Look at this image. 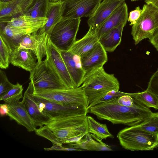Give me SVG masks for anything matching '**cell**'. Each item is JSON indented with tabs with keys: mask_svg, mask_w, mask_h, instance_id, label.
Instances as JSON below:
<instances>
[{
	"mask_svg": "<svg viewBox=\"0 0 158 158\" xmlns=\"http://www.w3.org/2000/svg\"><path fill=\"white\" fill-rule=\"evenodd\" d=\"M148 132L157 135L158 133V112L147 117L139 123L132 126Z\"/></svg>",
	"mask_w": 158,
	"mask_h": 158,
	"instance_id": "cell-32",
	"label": "cell"
},
{
	"mask_svg": "<svg viewBox=\"0 0 158 158\" xmlns=\"http://www.w3.org/2000/svg\"><path fill=\"white\" fill-rule=\"evenodd\" d=\"M34 95L48 101L64 105L88 108L86 97L81 86L74 88L34 91Z\"/></svg>",
	"mask_w": 158,
	"mask_h": 158,
	"instance_id": "cell-5",
	"label": "cell"
},
{
	"mask_svg": "<svg viewBox=\"0 0 158 158\" xmlns=\"http://www.w3.org/2000/svg\"></svg>",
	"mask_w": 158,
	"mask_h": 158,
	"instance_id": "cell-47",
	"label": "cell"
},
{
	"mask_svg": "<svg viewBox=\"0 0 158 158\" xmlns=\"http://www.w3.org/2000/svg\"><path fill=\"white\" fill-rule=\"evenodd\" d=\"M0 68L6 69L10 63L12 48L10 43L5 36L0 34Z\"/></svg>",
	"mask_w": 158,
	"mask_h": 158,
	"instance_id": "cell-29",
	"label": "cell"
},
{
	"mask_svg": "<svg viewBox=\"0 0 158 158\" xmlns=\"http://www.w3.org/2000/svg\"><path fill=\"white\" fill-rule=\"evenodd\" d=\"M12 0H0V2H10Z\"/></svg>",
	"mask_w": 158,
	"mask_h": 158,
	"instance_id": "cell-43",
	"label": "cell"
},
{
	"mask_svg": "<svg viewBox=\"0 0 158 158\" xmlns=\"http://www.w3.org/2000/svg\"><path fill=\"white\" fill-rule=\"evenodd\" d=\"M64 0H50V1L52 2H56L60 1H63Z\"/></svg>",
	"mask_w": 158,
	"mask_h": 158,
	"instance_id": "cell-44",
	"label": "cell"
},
{
	"mask_svg": "<svg viewBox=\"0 0 158 158\" xmlns=\"http://www.w3.org/2000/svg\"><path fill=\"white\" fill-rule=\"evenodd\" d=\"M129 95L148 107L158 110V95L151 92L146 89L141 92L129 93Z\"/></svg>",
	"mask_w": 158,
	"mask_h": 158,
	"instance_id": "cell-30",
	"label": "cell"
},
{
	"mask_svg": "<svg viewBox=\"0 0 158 158\" xmlns=\"http://www.w3.org/2000/svg\"><path fill=\"white\" fill-rule=\"evenodd\" d=\"M29 79L34 91L67 89L45 59L37 64L30 72Z\"/></svg>",
	"mask_w": 158,
	"mask_h": 158,
	"instance_id": "cell-4",
	"label": "cell"
},
{
	"mask_svg": "<svg viewBox=\"0 0 158 158\" xmlns=\"http://www.w3.org/2000/svg\"><path fill=\"white\" fill-rule=\"evenodd\" d=\"M81 19L62 18L52 29L49 38L60 51H69L76 41Z\"/></svg>",
	"mask_w": 158,
	"mask_h": 158,
	"instance_id": "cell-7",
	"label": "cell"
},
{
	"mask_svg": "<svg viewBox=\"0 0 158 158\" xmlns=\"http://www.w3.org/2000/svg\"><path fill=\"white\" fill-rule=\"evenodd\" d=\"M9 112L6 116L11 120L24 127L29 132L36 129L34 122L21 102L8 104Z\"/></svg>",
	"mask_w": 158,
	"mask_h": 158,
	"instance_id": "cell-17",
	"label": "cell"
},
{
	"mask_svg": "<svg viewBox=\"0 0 158 158\" xmlns=\"http://www.w3.org/2000/svg\"><path fill=\"white\" fill-rule=\"evenodd\" d=\"M88 131L101 140L107 138H114L105 124L101 123L90 116H87Z\"/></svg>",
	"mask_w": 158,
	"mask_h": 158,
	"instance_id": "cell-27",
	"label": "cell"
},
{
	"mask_svg": "<svg viewBox=\"0 0 158 158\" xmlns=\"http://www.w3.org/2000/svg\"><path fill=\"white\" fill-rule=\"evenodd\" d=\"M63 1H50L46 18L48 20L46 23L37 32L38 34L45 33L49 37L54 27L63 18Z\"/></svg>",
	"mask_w": 158,
	"mask_h": 158,
	"instance_id": "cell-21",
	"label": "cell"
},
{
	"mask_svg": "<svg viewBox=\"0 0 158 158\" xmlns=\"http://www.w3.org/2000/svg\"><path fill=\"white\" fill-rule=\"evenodd\" d=\"M142 11V9L138 6L130 12L127 21L130 22V25L132 26L136 23L140 16Z\"/></svg>",
	"mask_w": 158,
	"mask_h": 158,
	"instance_id": "cell-38",
	"label": "cell"
},
{
	"mask_svg": "<svg viewBox=\"0 0 158 158\" xmlns=\"http://www.w3.org/2000/svg\"><path fill=\"white\" fill-rule=\"evenodd\" d=\"M46 18H35L23 14L11 18L5 24L9 27L29 30L37 32L46 23Z\"/></svg>",
	"mask_w": 158,
	"mask_h": 158,
	"instance_id": "cell-20",
	"label": "cell"
},
{
	"mask_svg": "<svg viewBox=\"0 0 158 158\" xmlns=\"http://www.w3.org/2000/svg\"><path fill=\"white\" fill-rule=\"evenodd\" d=\"M71 148L81 150L112 151L111 147L103 142L92 134L88 133L79 141L68 144Z\"/></svg>",
	"mask_w": 158,
	"mask_h": 158,
	"instance_id": "cell-22",
	"label": "cell"
},
{
	"mask_svg": "<svg viewBox=\"0 0 158 158\" xmlns=\"http://www.w3.org/2000/svg\"><path fill=\"white\" fill-rule=\"evenodd\" d=\"M44 149L45 151H49L51 150H56V151H81L80 149L71 148H66L62 146L61 145H53L49 148H44Z\"/></svg>",
	"mask_w": 158,
	"mask_h": 158,
	"instance_id": "cell-39",
	"label": "cell"
},
{
	"mask_svg": "<svg viewBox=\"0 0 158 158\" xmlns=\"http://www.w3.org/2000/svg\"><path fill=\"white\" fill-rule=\"evenodd\" d=\"M117 137L123 148L131 151L153 150L158 146L157 135L133 126L120 130Z\"/></svg>",
	"mask_w": 158,
	"mask_h": 158,
	"instance_id": "cell-3",
	"label": "cell"
},
{
	"mask_svg": "<svg viewBox=\"0 0 158 158\" xmlns=\"http://www.w3.org/2000/svg\"><path fill=\"white\" fill-rule=\"evenodd\" d=\"M3 71L0 70V97L6 94L14 86Z\"/></svg>",
	"mask_w": 158,
	"mask_h": 158,
	"instance_id": "cell-35",
	"label": "cell"
},
{
	"mask_svg": "<svg viewBox=\"0 0 158 158\" xmlns=\"http://www.w3.org/2000/svg\"><path fill=\"white\" fill-rule=\"evenodd\" d=\"M146 90L158 95V69L150 78Z\"/></svg>",
	"mask_w": 158,
	"mask_h": 158,
	"instance_id": "cell-36",
	"label": "cell"
},
{
	"mask_svg": "<svg viewBox=\"0 0 158 158\" xmlns=\"http://www.w3.org/2000/svg\"><path fill=\"white\" fill-rule=\"evenodd\" d=\"M142 10L140 18L132 27L131 34L135 45L145 39H149L158 28V8L147 3Z\"/></svg>",
	"mask_w": 158,
	"mask_h": 158,
	"instance_id": "cell-6",
	"label": "cell"
},
{
	"mask_svg": "<svg viewBox=\"0 0 158 158\" xmlns=\"http://www.w3.org/2000/svg\"><path fill=\"white\" fill-rule=\"evenodd\" d=\"M128 18V8L125 2L97 29L96 32L99 39L111 29L122 24L126 25Z\"/></svg>",
	"mask_w": 158,
	"mask_h": 158,
	"instance_id": "cell-18",
	"label": "cell"
},
{
	"mask_svg": "<svg viewBox=\"0 0 158 158\" xmlns=\"http://www.w3.org/2000/svg\"><path fill=\"white\" fill-rule=\"evenodd\" d=\"M98 41L96 32L89 30L83 38L75 41L69 51L81 57L92 49Z\"/></svg>",
	"mask_w": 158,
	"mask_h": 158,
	"instance_id": "cell-23",
	"label": "cell"
},
{
	"mask_svg": "<svg viewBox=\"0 0 158 158\" xmlns=\"http://www.w3.org/2000/svg\"><path fill=\"white\" fill-rule=\"evenodd\" d=\"M125 25L122 24L115 27L99 38V42L106 52H114L120 44L123 28Z\"/></svg>",
	"mask_w": 158,
	"mask_h": 158,
	"instance_id": "cell-24",
	"label": "cell"
},
{
	"mask_svg": "<svg viewBox=\"0 0 158 158\" xmlns=\"http://www.w3.org/2000/svg\"><path fill=\"white\" fill-rule=\"evenodd\" d=\"M35 32L31 30L11 27L6 25L1 26L0 27V34L7 39L11 44L12 40L16 41L17 43L24 35Z\"/></svg>",
	"mask_w": 158,
	"mask_h": 158,
	"instance_id": "cell-31",
	"label": "cell"
},
{
	"mask_svg": "<svg viewBox=\"0 0 158 158\" xmlns=\"http://www.w3.org/2000/svg\"><path fill=\"white\" fill-rule=\"evenodd\" d=\"M33 0H12L0 2V23L3 25L11 18L23 14Z\"/></svg>",
	"mask_w": 158,
	"mask_h": 158,
	"instance_id": "cell-16",
	"label": "cell"
},
{
	"mask_svg": "<svg viewBox=\"0 0 158 158\" xmlns=\"http://www.w3.org/2000/svg\"><path fill=\"white\" fill-rule=\"evenodd\" d=\"M50 0H33L23 14L35 18H46Z\"/></svg>",
	"mask_w": 158,
	"mask_h": 158,
	"instance_id": "cell-28",
	"label": "cell"
},
{
	"mask_svg": "<svg viewBox=\"0 0 158 158\" xmlns=\"http://www.w3.org/2000/svg\"><path fill=\"white\" fill-rule=\"evenodd\" d=\"M145 2L146 3H150L158 8V0H146Z\"/></svg>",
	"mask_w": 158,
	"mask_h": 158,
	"instance_id": "cell-42",
	"label": "cell"
},
{
	"mask_svg": "<svg viewBox=\"0 0 158 158\" xmlns=\"http://www.w3.org/2000/svg\"><path fill=\"white\" fill-rule=\"evenodd\" d=\"M117 99L114 98L91 106L88 109V112L95 115L100 120L129 126L141 122L155 113L135 98L134 104L131 107L120 105Z\"/></svg>",
	"mask_w": 158,
	"mask_h": 158,
	"instance_id": "cell-1",
	"label": "cell"
},
{
	"mask_svg": "<svg viewBox=\"0 0 158 158\" xmlns=\"http://www.w3.org/2000/svg\"><path fill=\"white\" fill-rule=\"evenodd\" d=\"M37 60L36 55L31 50L14 48L11 53L10 62L13 65L30 72L37 64Z\"/></svg>",
	"mask_w": 158,
	"mask_h": 158,
	"instance_id": "cell-19",
	"label": "cell"
},
{
	"mask_svg": "<svg viewBox=\"0 0 158 158\" xmlns=\"http://www.w3.org/2000/svg\"><path fill=\"white\" fill-rule=\"evenodd\" d=\"M87 123L86 115L72 117L55 120L51 121L45 125L51 130L64 127H73Z\"/></svg>",
	"mask_w": 158,
	"mask_h": 158,
	"instance_id": "cell-26",
	"label": "cell"
},
{
	"mask_svg": "<svg viewBox=\"0 0 158 158\" xmlns=\"http://www.w3.org/2000/svg\"><path fill=\"white\" fill-rule=\"evenodd\" d=\"M81 58L86 75L103 67L108 60L106 51L99 41L92 49Z\"/></svg>",
	"mask_w": 158,
	"mask_h": 158,
	"instance_id": "cell-14",
	"label": "cell"
},
{
	"mask_svg": "<svg viewBox=\"0 0 158 158\" xmlns=\"http://www.w3.org/2000/svg\"><path fill=\"white\" fill-rule=\"evenodd\" d=\"M52 130L57 137L62 139L63 141V140L66 139L85 135L89 133L87 122L74 127L56 129Z\"/></svg>",
	"mask_w": 158,
	"mask_h": 158,
	"instance_id": "cell-25",
	"label": "cell"
},
{
	"mask_svg": "<svg viewBox=\"0 0 158 158\" xmlns=\"http://www.w3.org/2000/svg\"><path fill=\"white\" fill-rule=\"evenodd\" d=\"M23 85L17 82L6 94L0 97V100L8 104L19 101L23 97Z\"/></svg>",
	"mask_w": 158,
	"mask_h": 158,
	"instance_id": "cell-33",
	"label": "cell"
},
{
	"mask_svg": "<svg viewBox=\"0 0 158 158\" xmlns=\"http://www.w3.org/2000/svg\"><path fill=\"white\" fill-rule=\"evenodd\" d=\"M34 95L40 112L49 118V122L86 115L88 113V109L85 107L62 105Z\"/></svg>",
	"mask_w": 158,
	"mask_h": 158,
	"instance_id": "cell-8",
	"label": "cell"
},
{
	"mask_svg": "<svg viewBox=\"0 0 158 158\" xmlns=\"http://www.w3.org/2000/svg\"><path fill=\"white\" fill-rule=\"evenodd\" d=\"M125 0H103L93 14L89 17L87 23L89 30L96 32L115 10Z\"/></svg>",
	"mask_w": 158,
	"mask_h": 158,
	"instance_id": "cell-12",
	"label": "cell"
},
{
	"mask_svg": "<svg viewBox=\"0 0 158 158\" xmlns=\"http://www.w3.org/2000/svg\"><path fill=\"white\" fill-rule=\"evenodd\" d=\"M81 87L86 97L89 106L108 92L119 90L120 85L114 75L106 73L102 67L86 74Z\"/></svg>",
	"mask_w": 158,
	"mask_h": 158,
	"instance_id": "cell-2",
	"label": "cell"
},
{
	"mask_svg": "<svg viewBox=\"0 0 158 158\" xmlns=\"http://www.w3.org/2000/svg\"><path fill=\"white\" fill-rule=\"evenodd\" d=\"M34 92L33 85L30 81L24 93L22 101L33 120L35 126L41 127L45 125L49 122L50 119L48 117L40 112Z\"/></svg>",
	"mask_w": 158,
	"mask_h": 158,
	"instance_id": "cell-13",
	"label": "cell"
},
{
	"mask_svg": "<svg viewBox=\"0 0 158 158\" xmlns=\"http://www.w3.org/2000/svg\"><path fill=\"white\" fill-rule=\"evenodd\" d=\"M45 59L67 88H77L69 73L60 50L52 44L48 36Z\"/></svg>",
	"mask_w": 158,
	"mask_h": 158,
	"instance_id": "cell-9",
	"label": "cell"
},
{
	"mask_svg": "<svg viewBox=\"0 0 158 158\" xmlns=\"http://www.w3.org/2000/svg\"><path fill=\"white\" fill-rule=\"evenodd\" d=\"M9 112L8 104L5 103L1 104L0 105V113L1 116H3L7 115Z\"/></svg>",
	"mask_w": 158,
	"mask_h": 158,
	"instance_id": "cell-41",
	"label": "cell"
},
{
	"mask_svg": "<svg viewBox=\"0 0 158 158\" xmlns=\"http://www.w3.org/2000/svg\"><path fill=\"white\" fill-rule=\"evenodd\" d=\"M36 135L50 141L53 144L61 145L64 144L63 141L57 137L53 131L46 125H44L35 131Z\"/></svg>",
	"mask_w": 158,
	"mask_h": 158,
	"instance_id": "cell-34",
	"label": "cell"
},
{
	"mask_svg": "<svg viewBox=\"0 0 158 158\" xmlns=\"http://www.w3.org/2000/svg\"><path fill=\"white\" fill-rule=\"evenodd\" d=\"M149 40L151 43L156 50L158 51V28L155 30Z\"/></svg>",
	"mask_w": 158,
	"mask_h": 158,
	"instance_id": "cell-40",
	"label": "cell"
},
{
	"mask_svg": "<svg viewBox=\"0 0 158 158\" xmlns=\"http://www.w3.org/2000/svg\"><path fill=\"white\" fill-rule=\"evenodd\" d=\"M63 18L89 17L94 13L101 0H64Z\"/></svg>",
	"mask_w": 158,
	"mask_h": 158,
	"instance_id": "cell-10",
	"label": "cell"
},
{
	"mask_svg": "<svg viewBox=\"0 0 158 158\" xmlns=\"http://www.w3.org/2000/svg\"><path fill=\"white\" fill-rule=\"evenodd\" d=\"M48 36L45 33L40 34L37 32L26 35L19 39L13 48L31 50L36 55L37 63H40L47 55Z\"/></svg>",
	"mask_w": 158,
	"mask_h": 158,
	"instance_id": "cell-11",
	"label": "cell"
},
{
	"mask_svg": "<svg viewBox=\"0 0 158 158\" xmlns=\"http://www.w3.org/2000/svg\"><path fill=\"white\" fill-rule=\"evenodd\" d=\"M117 100L120 105L128 107L132 106L134 103V98L129 95L128 93L117 98Z\"/></svg>",
	"mask_w": 158,
	"mask_h": 158,
	"instance_id": "cell-37",
	"label": "cell"
},
{
	"mask_svg": "<svg viewBox=\"0 0 158 158\" xmlns=\"http://www.w3.org/2000/svg\"><path fill=\"white\" fill-rule=\"evenodd\" d=\"M69 73L76 87L82 84L86 72L83 69L81 57L70 51H60Z\"/></svg>",
	"mask_w": 158,
	"mask_h": 158,
	"instance_id": "cell-15",
	"label": "cell"
},
{
	"mask_svg": "<svg viewBox=\"0 0 158 158\" xmlns=\"http://www.w3.org/2000/svg\"><path fill=\"white\" fill-rule=\"evenodd\" d=\"M157 139H158V133H157Z\"/></svg>",
	"mask_w": 158,
	"mask_h": 158,
	"instance_id": "cell-46",
	"label": "cell"
},
{
	"mask_svg": "<svg viewBox=\"0 0 158 158\" xmlns=\"http://www.w3.org/2000/svg\"><path fill=\"white\" fill-rule=\"evenodd\" d=\"M138 0H131V1H138Z\"/></svg>",
	"mask_w": 158,
	"mask_h": 158,
	"instance_id": "cell-45",
	"label": "cell"
}]
</instances>
